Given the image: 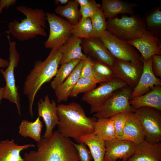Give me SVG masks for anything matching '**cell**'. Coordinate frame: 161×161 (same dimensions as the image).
Wrapping results in <instances>:
<instances>
[{"label": "cell", "instance_id": "obj_1", "mask_svg": "<svg viewBox=\"0 0 161 161\" xmlns=\"http://www.w3.org/2000/svg\"><path fill=\"white\" fill-rule=\"evenodd\" d=\"M59 123L57 131L64 137H72L78 143L80 138L93 133L97 120L88 117L82 106L73 101L57 105Z\"/></svg>", "mask_w": 161, "mask_h": 161}, {"label": "cell", "instance_id": "obj_2", "mask_svg": "<svg viewBox=\"0 0 161 161\" xmlns=\"http://www.w3.org/2000/svg\"><path fill=\"white\" fill-rule=\"evenodd\" d=\"M37 143V150L25 153L23 161H80L74 143L57 131Z\"/></svg>", "mask_w": 161, "mask_h": 161}, {"label": "cell", "instance_id": "obj_3", "mask_svg": "<svg viewBox=\"0 0 161 161\" xmlns=\"http://www.w3.org/2000/svg\"><path fill=\"white\" fill-rule=\"evenodd\" d=\"M61 56V47L51 49L44 61H35L33 69L26 77L23 93L28 98L29 114L32 118L33 116V106L36 95L44 84L55 76Z\"/></svg>", "mask_w": 161, "mask_h": 161}, {"label": "cell", "instance_id": "obj_4", "mask_svg": "<svg viewBox=\"0 0 161 161\" xmlns=\"http://www.w3.org/2000/svg\"><path fill=\"white\" fill-rule=\"evenodd\" d=\"M16 10L26 17L19 22L15 20L8 24V32L21 41L34 38L38 35L46 36V13L41 9L19 6Z\"/></svg>", "mask_w": 161, "mask_h": 161}, {"label": "cell", "instance_id": "obj_5", "mask_svg": "<svg viewBox=\"0 0 161 161\" xmlns=\"http://www.w3.org/2000/svg\"><path fill=\"white\" fill-rule=\"evenodd\" d=\"M106 28L110 33L128 41L140 38L146 29L144 21L134 15L108 19Z\"/></svg>", "mask_w": 161, "mask_h": 161}, {"label": "cell", "instance_id": "obj_6", "mask_svg": "<svg viewBox=\"0 0 161 161\" xmlns=\"http://www.w3.org/2000/svg\"><path fill=\"white\" fill-rule=\"evenodd\" d=\"M9 51V63L5 70L1 69L0 73L4 77L5 82V91L3 98L15 103L18 113L21 116L20 97L16 86L14 76V69L18 65L20 59V55L16 48V43L13 41L10 42Z\"/></svg>", "mask_w": 161, "mask_h": 161}, {"label": "cell", "instance_id": "obj_7", "mask_svg": "<svg viewBox=\"0 0 161 161\" xmlns=\"http://www.w3.org/2000/svg\"><path fill=\"white\" fill-rule=\"evenodd\" d=\"M116 59L137 64L141 56L128 41L121 39L106 30L98 38Z\"/></svg>", "mask_w": 161, "mask_h": 161}, {"label": "cell", "instance_id": "obj_8", "mask_svg": "<svg viewBox=\"0 0 161 161\" xmlns=\"http://www.w3.org/2000/svg\"><path fill=\"white\" fill-rule=\"evenodd\" d=\"M133 88L128 86L114 92L110 97L94 115L96 118H108L124 112H134L129 101Z\"/></svg>", "mask_w": 161, "mask_h": 161}, {"label": "cell", "instance_id": "obj_9", "mask_svg": "<svg viewBox=\"0 0 161 161\" xmlns=\"http://www.w3.org/2000/svg\"><path fill=\"white\" fill-rule=\"evenodd\" d=\"M139 121L145 140L152 143L161 141V111L148 107L140 108L134 112Z\"/></svg>", "mask_w": 161, "mask_h": 161}, {"label": "cell", "instance_id": "obj_10", "mask_svg": "<svg viewBox=\"0 0 161 161\" xmlns=\"http://www.w3.org/2000/svg\"><path fill=\"white\" fill-rule=\"evenodd\" d=\"M47 19L49 27V32L44 43L47 49L57 48L63 45L72 35L73 25L65 18L55 14L46 13Z\"/></svg>", "mask_w": 161, "mask_h": 161}, {"label": "cell", "instance_id": "obj_11", "mask_svg": "<svg viewBox=\"0 0 161 161\" xmlns=\"http://www.w3.org/2000/svg\"><path fill=\"white\" fill-rule=\"evenodd\" d=\"M127 86L124 81L114 78L110 81L102 83L98 87L84 94L82 100L90 105L91 113H95L115 92Z\"/></svg>", "mask_w": 161, "mask_h": 161}, {"label": "cell", "instance_id": "obj_12", "mask_svg": "<svg viewBox=\"0 0 161 161\" xmlns=\"http://www.w3.org/2000/svg\"><path fill=\"white\" fill-rule=\"evenodd\" d=\"M143 67L141 58L137 64L116 59L112 68L116 78L121 79L128 86L134 88L138 82Z\"/></svg>", "mask_w": 161, "mask_h": 161}, {"label": "cell", "instance_id": "obj_13", "mask_svg": "<svg viewBox=\"0 0 161 161\" xmlns=\"http://www.w3.org/2000/svg\"><path fill=\"white\" fill-rule=\"evenodd\" d=\"M104 161H127L134 154L136 145L126 140L115 139L105 141Z\"/></svg>", "mask_w": 161, "mask_h": 161}, {"label": "cell", "instance_id": "obj_14", "mask_svg": "<svg viewBox=\"0 0 161 161\" xmlns=\"http://www.w3.org/2000/svg\"><path fill=\"white\" fill-rule=\"evenodd\" d=\"M128 42L140 52L142 59L144 61L154 55H161L160 39L146 29L140 38Z\"/></svg>", "mask_w": 161, "mask_h": 161}, {"label": "cell", "instance_id": "obj_15", "mask_svg": "<svg viewBox=\"0 0 161 161\" xmlns=\"http://www.w3.org/2000/svg\"><path fill=\"white\" fill-rule=\"evenodd\" d=\"M38 116L42 118L46 127L45 132L42 137H50L55 127L59 123L57 114V105L54 100L50 101L48 95L44 99L41 98L37 103Z\"/></svg>", "mask_w": 161, "mask_h": 161}, {"label": "cell", "instance_id": "obj_16", "mask_svg": "<svg viewBox=\"0 0 161 161\" xmlns=\"http://www.w3.org/2000/svg\"><path fill=\"white\" fill-rule=\"evenodd\" d=\"M141 58L143 64V72L138 83L133 88L130 100L149 92L155 85H161V80L155 76L152 70V57L145 61Z\"/></svg>", "mask_w": 161, "mask_h": 161}, {"label": "cell", "instance_id": "obj_17", "mask_svg": "<svg viewBox=\"0 0 161 161\" xmlns=\"http://www.w3.org/2000/svg\"><path fill=\"white\" fill-rule=\"evenodd\" d=\"M81 46L84 52L96 60L113 67L116 59L110 53L98 38L82 39Z\"/></svg>", "mask_w": 161, "mask_h": 161}, {"label": "cell", "instance_id": "obj_18", "mask_svg": "<svg viewBox=\"0 0 161 161\" xmlns=\"http://www.w3.org/2000/svg\"><path fill=\"white\" fill-rule=\"evenodd\" d=\"M127 161H161V142L145 140L136 145L133 155Z\"/></svg>", "mask_w": 161, "mask_h": 161}, {"label": "cell", "instance_id": "obj_19", "mask_svg": "<svg viewBox=\"0 0 161 161\" xmlns=\"http://www.w3.org/2000/svg\"><path fill=\"white\" fill-rule=\"evenodd\" d=\"M131 107L135 110L143 107H151L161 111V87L155 86L149 92L134 97L129 101Z\"/></svg>", "mask_w": 161, "mask_h": 161}, {"label": "cell", "instance_id": "obj_20", "mask_svg": "<svg viewBox=\"0 0 161 161\" xmlns=\"http://www.w3.org/2000/svg\"><path fill=\"white\" fill-rule=\"evenodd\" d=\"M145 135L141 126L134 112H130L120 140L131 141L136 145L145 140Z\"/></svg>", "mask_w": 161, "mask_h": 161}, {"label": "cell", "instance_id": "obj_21", "mask_svg": "<svg viewBox=\"0 0 161 161\" xmlns=\"http://www.w3.org/2000/svg\"><path fill=\"white\" fill-rule=\"evenodd\" d=\"M82 39L72 35L61 47L62 56L60 65H61L76 59H85L87 56L82 52Z\"/></svg>", "mask_w": 161, "mask_h": 161}, {"label": "cell", "instance_id": "obj_22", "mask_svg": "<svg viewBox=\"0 0 161 161\" xmlns=\"http://www.w3.org/2000/svg\"><path fill=\"white\" fill-rule=\"evenodd\" d=\"M35 146L32 144L18 145L15 143L13 139L0 141V161H23V158L20 154L21 151Z\"/></svg>", "mask_w": 161, "mask_h": 161}, {"label": "cell", "instance_id": "obj_23", "mask_svg": "<svg viewBox=\"0 0 161 161\" xmlns=\"http://www.w3.org/2000/svg\"><path fill=\"white\" fill-rule=\"evenodd\" d=\"M137 5L120 0H102L100 7L105 18H115L120 14L126 13L133 15L134 7Z\"/></svg>", "mask_w": 161, "mask_h": 161}, {"label": "cell", "instance_id": "obj_24", "mask_svg": "<svg viewBox=\"0 0 161 161\" xmlns=\"http://www.w3.org/2000/svg\"><path fill=\"white\" fill-rule=\"evenodd\" d=\"M84 60L80 61L68 77L54 90L58 103L62 101L66 102L68 100L72 90L80 78Z\"/></svg>", "mask_w": 161, "mask_h": 161}, {"label": "cell", "instance_id": "obj_25", "mask_svg": "<svg viewBox=\"0 0 161 161\" xmlns=\"http://www.w3.org/2000/svg\"><path fill=\"white\" fill-rule=\"evenodd\" d=\"M80 143L88 147L94 161H104L106 150L105 141L93 133L82 137L78 143Z\"/></svg>", "mask_w": 161, "mask_h": 161}, {"label": "cell", "instance_id": "obj_26", "mask_svg": "<svg viewBox=\"0 0 161 161\" xmlns=\"http://www.w3.org/2000/svg\"><path fill=\"white\" fill-rule=\"evenodd\" d=\"M93 134L105 141L116 139L112 117L97 119L95 126Z\"/></svg>", "mask_w": 161, "mask_h": 161}, {"label": "cell", "instance_id": "obj_27", "mask_svg": "<svg viewBox=\"0 0 161 161\" xmlns=\"http://www.w3.org/2000/svg\"><path fill=\"white\" fill-rule=\"evenodd\" d=\"M43 127L42 122L39 116L33 122L24 120L21 121L19 126L18 133L22 137H30L38 143L41 139Z\"/></svg>", "mask_w": 161, "mask_h": 161}, {"label": "cell", "instance_id": "obj_28", "mask_svg": "<svg viewBox=\"0 0 161 161\" xmlns=\"http://www.w3.org/2000/svg\"><path fill=\"white\" fill-rule=\"evenodd\" d=\"M79 6L75 0H69L64 5H58L55 10V12L61 17L64 18L73 25H76L81 18Z\"/></svg>", "mask_w": 161, "mask_h": 161}, {"label": "cell", "instance_id": "obj_29", "mask_svg": "<svg viewBox=\"0 0 161 161\" xmlns=\"http://www.w3.org/2000/svg\"><path fill=\"white\" fill-rule=\"evenodd\" d=\"M93 72L99 83L108 82L116 78L112 67L97 60L94 61Z\"/></svg>", "mask_w": 161, "mask_h": 161}, {"label": "cell", "instance_id": "obj_30", "mask_svg": "<svg viewBox=\"0 0 161 161\" xmlns=\"http://www.w3.org/2000/svg\"><path fill=\"white\" fill-rule=\"evenodd\" d=\"M81 60L74 59L61 65L54 78L51 82L50 86L54 90L60 86L71 73Z\"/></svg>", "mask_w": 161, "mask_h": 161}, {"label": "cell", "instance_id": "obj_31", "mask_svg": "<svg viewBox=\"0 0 161 161\" xmlns=\"http://www.w3.org/2000/svg\"><path fill=\"white\" fill-rule=\"evenodd\" d=\"M72 35L81 39L92 37L93 28L90 18H81L78 23L73 25Z\"/></svg>", "mask_w": 161, "mask_h": 161}, {"label": "cell", "instance_id": "obj_32", "mask_svg": "<svg viewBox=\"0 0 161 161\" xmlns=\"http://www.w3.org/2000/svg\"><path fill=\"white\" fill-rule=\"evenodd\" d=\"M157 7L147 17L145 23V28L154 35L157 36L161 27V11Z\"/></svg>", "mask_w": 161, "mask_h": 161}, {"label": "cell", "instance_id": "obj_33", "mask_svg": "<svg viewBox=\"0 0 161 161\" xmlns=\"http://www.w3.org/2000/svg\"><path fill=\"white\" fill-rule=\"evenodd\" d=\"M93 28L92 38H98L106 30V21L101 7L91 18Z\"/></svg>", "mask_w": 161, "mask_h": 161}, {"label": "cell", "instance_id": "obj_34", "mask_svg": "<svg viewBox=\"0 0 161 161\" xmlns=\"http://www.w3.org/2000/svg\"><path fill=\"white\" fill-rule=\"evenodd\" d=\"M97 84L89 78H80L72 90L69 97H75L80 94L88 93L96 88Z\"/></svg>", "mask_w": 161, "mask_h": 161}, {"label": "cell", "instance_id": "obj_35", "mask_svg": "<svg viewBox=\"0 0 161 161\" xmlns=\"http://www.w3.org/2000/svg\"><path fill=\"white\" fill-rule=\"evenodd\" d=\"M130 112H123L111 117L113 121L116 139H120L122 137L123 129Z\"/></svg>", "mask_w": 161, "mask_h": 161}, {"label": "cell", "instance_id": "obj_36", "mask_svg": "<svg viewBox=\"0 0 161 161\" xmlns=\"http://www.w3.org/2000/svg\"><path fill=\"white\" fill-rule=\"evenodd\" d=\"M94 61L89 57H87L84 60L81 70L80 78H89L95 83L98 82L94 77L93 72Z\"/></svg>", "mask_w": 161, "mask_h": 161}, {"label": "cell", "instance_id": "obj_37", "mask_svg": "<svg viewBox=\"0 0 161 161\" xmlns=\"http://www.w3.org/2000/svg\"><path fill=\"white\" fill-rule=\"evenodd\" d=\"M100 8V5L94 0H92L88 5L80 7L79 9L81 18H90L92 17Z\"/></svg>", "mask_w": 161, "mask_h": 161}, {"label": "cell", "instance_id": "obj_38", "mask_svg": "<svg viewBox=\"0 0 161 161\" xmlns=\"http://www.w3.org/2000/svg\"><path fill=\"white\" fill-rule=\"evenodd\" d=\"M74 145L78 151L80 161H92L93 158L91 152L85 143H74Z\"/></svg>", "mask_w": 161, "mask_h": 161}, {"label": "cell", "instance_id": "obj_39", "mask_svg": "<svg viewBox=\"0 0 161 161\" xmlns=\"http://www.w3.org/2000/svg\"><path fill=\"white\" fill-rule=\"evenodd\" d=\"M152 69L154 74L157 78H161V56L155 55L152 57Z\"/></svg>", "mask_w": 161, "mask_h": 161}, {"label": "cell", "instance_id": "obj_40", "mask_svg": "<svg viewBox=\"0 0 161 161\" xmlns=\"http://www.w3.org/2000/svg\"><path fill=\"white\" fill-rule=\"evenodd\" d=\"M16 1V0H0V15L2 13L4 9H8L14 6Z\"/></svg>", "mask_w": 161, "mask_h": 161}, {"label": "cell", "instance_id": "obj_41", "mask_svg": "<svg viewBox=\"0 0 161 161\" xmlns=\"http://www.w3.org/2000/svg\"><path fill=\"white\" fill-rule=\"evenodd\" d=\"M80 7H83L89 5L92 0H75Z\"/></svg>", "mask_w": 161, "mask_h": 161}, {"label": "cell", "instance_id": "obj_42", "mask_svg": "<svg viewBox=\"0 0 161 161\" xmlns=\"http://www.w3.org/2000/svg\"><path fill=\"white\" fill-rule=\"evenodd\" d=\"M9 63L8 60L3 59L0 57V68H7Z\"/></svg>", "mask_w": 161, "mask_h": 161}, {"label": "cell", "instance_id": "obj_43", "mask_svg": "<svg viewBox=\"0 0 161 161\" xmlns=\"http://www.w3.org/2000/svg\"><path fill=\"white\" fill-rule=\"evenodd\" d=\"M69 1V0H55V1L54 3L56 5L60 4V5H63L66 4Z\"/></svg>", "mask_w": 161, "mask_h": 161}, {"label": "cell", "instance_id": "obj_44", "mask_svg": "<svg viewBox=\"0 0 161 161\" xmlns=\"http://www.w3.org/2000/svg\"><path fill=\"white\" fill-rule=\"evenodd\" d=\"M5 91V87L0 86V104L1 100L3 98L4 95Z\"/></svg>", "mask_w": 161, "mask_h": 161}, {"label": "cell", "instance_id": "obj_45", "mask_svg": "<svg viewBox=\"0 0 161 161\" xmlns=\"http://www.w3.org/2000/svg\"><path fill=\"white\" fill-rule=\"evenodd\" d=\"M118 161H123L121 160H118Z\"/></svg>", "mask_w": 161, "mask_h": 161}]
</instances>
